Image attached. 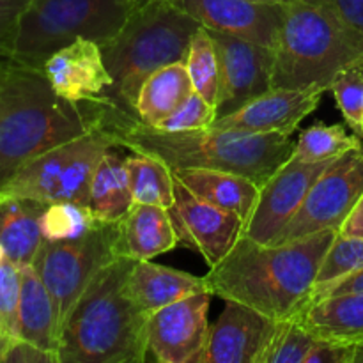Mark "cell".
Here are the masks:
<instances>
[{"label":"cell","mask_w":363,"mask_h":363,"mask_svg":"<svg viewBox=\"0 0 363 363\" xmlns=\"http://www.w3.org/2000/svg\"><path fill=\"white\" fill-rule=\"evenodd\" d=\"M96 126L113 145L156 156L172 170L215 169L241 174L262 186L293 156L296 142L282 133L202 128L165 131L142 123L133 112L108 98L92 101Z\"/></svg>","instance_id":"obj_1"},{"label":"cell","mask_w":363,"mask_h":363,"mask_svg":"<svg viewBox=\"0 0 363 363\" xmlns=\"http://www.w3.org/2000/svg\"><path fill=\"white\" fill-rule=\"evenodd\" d=\"M339 230L286 243L262 245L241 236L204 279L213 296L238 301L275 321L294 318L308 303L319 269Z\"/></svg>","instance_id":"obj_2"},{"label":"cell","mask_w":363,"mask_h":363,"mask_svg":"<svg viewBox=\"0 0 363 363\" xmlns=\"http://www.w3.org/2000/svg\"><path fill=\"white\" fill-rule=\"evenodd\" d=\"M94 126L92 103L60 98L41 67L0 60V191L25 163Z\"/></svg>","instance_id":"obj_3"},{"label":"cell","mask_w":363,"mask_h":363,"mask_svg":"<svg viewBox=\"0 0 363 363\" xmlns=\"http://www.w3.org/2000/svg\"><path fill=\"white\" fill-rule=\"evenodd\" d=\"M133 259L116 257L89 282L60 328L59 363H142L151 315L128 287Z\"/></svg>","instance_id":"obj_4"},{"label":"cell","mask_w":363,"mask_h":363,"mask_svg":"<svg viewBox=\"0 0 363 363\" xmlns=\"http://www.w3.org/2000/svg\"><path fill=\"white\" fill-rule=\"evenodd\" d=\"M197 20L167 0H145L131 9L124 27L101 46L113 85L106 98L135 113L144 82L160 67L186 62Z\"/></svg>","instance_id":"obj_5"},{"label":"cell","mask_w":363,"mask_h":363,"mask_svg":"<svg viewBox=\"0 0 363 363\" xmlns=\"http://www.w3.org/2000/svg\"><path fill=\"white\" fill-rule=\"evenodd\" d=\"M363 59V39L333 14L296 0L282 7L272 87L330 91L342 69Z\"/></svg>","instance_id":"obj_6"},{"label":"cell","mask_w":363,"mask_h":363,"mask_svg":"<svg viewBox=\"0 0 363 363\" xmlns=\"http://www.w3.org/2000/svg\"><path fill=\"white\" fill-rule=\"evenodd\" d=\"M131 9L130 0H28L11 59L43 69L50 55L80 38L106 45Z\"/></svg>","instance_id":"obj_7"},{"label":"cell","mask_w":363,"mask_h":363,"mask_svg":"<svg viewBox=\"0 0 363 363\" xmlns=\"http://www.w3.org/2000/svg\"><path fill=\"white\" fill-rule=\"evenodd\" d=\"M112 147L117 145L94 126L25 163L0 195L34 199L45 204L60 201L87 204L96 167Z\"/></svg>","instance_id":"obj_8"},{"label":"cell","mask_w":363,"mask_h":363,"mask_svg":"<svg viewBox=\"0 0 363 363\" xmlns=\"http://www.w3.org/2000/svg\"><path fill=\"white\" fill-rule=\"evenodd\" d=\"M116 257V223L99 222L78 240L43 241L32 266L55 303L60 328L96 273Z\"/></svg>","instance_id":"obj_9"},{"label":"cell","mask_w":363,"mask_h":363,"mask_svg":"<svg viewBox=\"0 0 363 363\" xmlns=\"http://www.w3.org/2000/svg\"><path fill=\"white\" fill-rule=\"evenodd\" d=\"M363 195V147L339 156L318 177L307 199L275 243L300 240L342 225Z\"/></svg>","instance_id":"obj_10"},{"label":"cell","mask_w":363,"mask_h":363,"mask_svg":"<svg viewBox=\"0 0 363 363\" xmlns=\"http://www.w3.org/2000/svg\"><path fill=\"white\" fill-rule=\"evenodd\" d=\"M209 34L218 57L216 119H220L272 89L275 50L223 32L209 30Z\"/></svg>","instance_id":"obj_11"},{"label":"cell","mask_w":363,"mask_h":363,"mask_svg":"<svg viewBox=\"0 0 363 363\" xmlns=\"http://www.w3.org/2000/svg\"><path fill=\"white\" fill-rule=\"evenodd\" d=\"M177 241L216 266L243 236L245 220L191 194L174 177V204L169 208Z\"/></svg>","instance_id":"obj_12"},{"label":"cell","mask_w":363,"mask_h":363,"mask_svg":"<svg viewBox=\"0 0 363 363\" xmlns=\"http://www.w3.org/2000/svg\"><path fill=\"white\" fill-rule=\"evenodd\" d=\"M333 160L305 163L289 158L261 186L255 208L245 223L243 236L272 245L307 199L312 184Z\"/></svg>","instance_id":"obj_13"},{"label":"cell","mask_w":363,"mask_h":363,"mask_svg":"<svg viewBox=\"0 0 363 363\" xmlns=\"http://www.w3.org/2000/svg\"><path fill=\"white\" fill-rule=\"evenodd\" d=\"M211 293L190 294L152 312L149 318V353L162 363H199L209 337Z\"/></svg>","instance_id":"obj_14"},{"label":"cell","mask_w":363,"mask_h":363,"mask_svg":"<svg viewBox=\"0 0 363 363\" xmlns=\"http://www.w3.org/2000/svg\"><path fill=\"white\" fill-rule=\"evenodd\" d=\"M202 27L248 39L275 50L282 27V7L259 0H167Z\"/></svg>","instance_id":"obj_15"},{"label":"cell","mask_w":363,"mask_h":363,"mask_svg":"<svg viewBox=\"0 0 363 363\" xmlns=\"http://www.w3.org/2000/svg\"><path fill=\"white\" fill-rule=\"evenodd\" d=\"M277 323L247 305L225 301L199 363H261Z\"/></svg>","instance_id":"obj_16"},{"label":"cell","mask_w":363,"mask_h":363,"mask_svg":"<svg viewBox=\"0 0 363 363\" xmlns=\"http://www.w3.org/2000/svg\"><path fill=\"white\" fill-rule=\"evenodd\" d=\"M325 92L323 89L272 87L233 113L216 119L211 126L252 133H282L291 137L301 121L315 112Z\"/></svg>","instance_id":"obj_17"},{"label":"cell","mask_w":363,"mask_h":363,"mask_svg":"<svg viewBox=\"0 0 363 363\" xmlns=\"http://www.w3.org/2000/svg\"><path fill=\"white\" fill-rule=\"evenodd\" d=\"M43 71L53 91L71 103L101 101L113 85L101 46L92 39L80 38L60 48L48 57Z\"/></svg>","instance_id":"obj_18"},{"label":"cell","mask_w":363,"mask_h":363,"mask_svg":"<svg viewBox=\"0 0 363 363\" xmlns=\"http://www.w3.org/2000/svg\"><path fill=\"white\" fill-rule=\"evenodd\" d=\"M176 245L179 241L169 209L162 206L133 204L128 215L116 223L117 257L151 261L174 250Z\"/></svg>","instance_id":"obj_19"},{"label":"cell","mask_w":363,"mask_h":363,"mask_svg":"<svg viewBox=\"0 0 363 363\" xmlns=\"http://www.w3.org/2000/svg\"><path fill=\"white\" fill-rule=\"evenodd\" d=\"M128 287H130L131 296L149 315L190 294L206 293V291L209 293L204 277L156 264L152 259L133 262Z\"/></svg>","instance_id":"obj_20"},{"label":"cell","mask_w":363,"mask_h":363,"mask_svg":"<svg viewBox=\"0 0 363 363\" xmlns=\"http://www.w3.org/2000/svg\"><path fill=\"white\" fill-rule=\"evenodd\" d=\"M174 177L194 195L213 206L233 211L245 220L250 218L261 186L241 174L215 169H181L172 170Z\"/></svg>","instance_id":"obj_21"},{"label":"cell","mask_w":363,"mask_h":363,"mask_svg":"<svg viewBox=\"0 0 363 363\" xmlns=\"http://www.w3.org/2000/svg\"><path fill=\"white\" fill-rule=\"evenodd\" d=\"M18 337L59 358L60 325L55 303L34 266H21Z\"/></svg>","instance_id":"obj_22"},{"label":"cell","mask_w":363,"mask_h":363,"mask_svg":"<svg viewBox=\"0 0 363 363\" xmlns=\"http://www.w3.org/2000/svg\"><path fill=\"white\" fill-rule=\"evenodd\" d=\"M45 202L0 195V245L16 266H30L41 248V213Z\"/></svg>","instance_id":"obj_23"},{"label":"cell","mask_w":363,"mask_h":363,"mask_svg":"<svg viewBox=\"0 0 363 363\" xmlns=\"http://www.w3.org/2000/svg\"><path fill=\"white\" fill-rule=\"evenodd\" d=\"M121 147H112L103 155L91 181L87 206L98 222L117 223L133 208V194L130 186L124 156Z\"/></svg>","instance_id":"obj_24"},{"label":"cell","mask_w":363,"mask_h":363,"mask_svg":"<svg viewBox=\"0 0 363 363\" xmlns=\"http://www.w3.org/2000/svg\"><path fill=\"white\" fill-rule=\"evenodd\" d=\"M296 318L319 339L354 342L363 337V293L321 298Z\"/></svg>","instance_id":"obj_25"},{"label":"cell","mask_w":363,"mask_h":363,"mask_svg":"<svg viewBox=\"0 0 363 363\" xmlns=\"http://www.w3.org/2000/svg\"><path fill=\"white\" fill-rule=\"evenodd\" d=\"M194 92L186 64L174 62L163 66L142 85L135 105V116L142 123L156 126L176 112Z\"/></svg>","instance_id":"obj_26"},{"label":"cell","mask_w":363,"mask_h":363,"mask_svg":"<svg viewBox=\"0 0 363 363\" xmlns=\"http://www.w3.org/2000/svg\"><path fill=\"white\" fill-rule=\"evenodd\" d=\"M124 165L130 176L133 204H155L167 209L174 204V174L163 160L131 152L124 156Z\"/></svg>","instance_id":"obj_27"},{"label":"cell","mask_w":363,"mask_h":363,"mask_svg":"<svg viewBox=\"0 0 363 363\" xmlns=\"http://www.w3.org/2000/svg\"><path fill=\"white\" fill-rule=\"evenodd\" d=\"M362 147V138L357 133H347L342 124L326 126L318 123L301 131L291 158L305 163L326 162Z\"/></svg>","instance_id":"obj_28"},{"label":"cell","mask_w":363,"mask_h":363,"mask_svg":"<svg viewBox=\"0 0 363 363\" xmlns=\"http://www.w3.org/2000/svg\"><path fill=\"white\" fill-rule=\"evenodd\" d=\"M98 223L89 206L82 202H50L41 213V233L45 241L78 240L91 233Z\"/></svg>","instance_id":"obj_29"},{"label":"cell","mask_w":363,"mask_h":363,"mask_svg":"<svg viewBox=\"0 0 363 363\" xmlns=\"http://www.w3.org/2000/svg\"><path fill=\"white\" fill-rule=\"evenodd\" d=\"M186 69L194 84V91L201 94L208 103L216 108L218 101V57H216L215 41L206 27H199L190 43L186 57Z\"/></svg>","instance_id":"obj_30"},{"label":"cell","mask_w":363,"mask_h":363,"mask_svg":"<svg viewBox=\"0 0 363 363\" xmlns=\"http://www.w3.org/2000/svg\"><path fill=\"white\" fill-rule=\"evenodd\" d=\"M318 337L294 315L277 323L272 340L262 353L261 363H305Z\"/></svg>","instance_id":"obj_31"},{"label":"cell","mask_w":363,"mask_h":363,"mask_svg":"<svg viewBox=\"0 0 363 363\" xmlns=\"http://www.w3.org/2000/svg\"><path fill=\"white\" fill-rule=\"evenodd\" d=\"M330 91L333 92L337 108L342 113L347 126L362 137L363 135V59L340 71L333 80Z\"/></svg>","instance_id":"obj_32"},{"label":"cell","mask_w":363,"mask_h":363,"mask_svg":"<svg viewBox=\"0 0 363 363\" xmlns=\"http://www.w3.org/2000/svg\"><path fill=\"white\" fill-rule=\"evenodd\" d=\"M363 268V238H350L337 234L325 255L321 269H319L315 287L328 286L350 273ZM314 287V289H315Z\"/></svg>","instance_id":"obj_33"},{"label":"cell","mask_w":363,"mask_h":363,"mask_svg":"<svg viewBox=\"0 0 363 363\" xmlns=\"http://www.w3.org/2000/svg\"><path fill=\"white\" fill-rule=\"evenodd\" d=\"M216 121V108L206 101L201 94L194 92L179 108L170 113L167 119L156 124L165 131H191L209 128Z\"/></svg>","instance_id":"obj_34"},{"label":"cell","mask_w":363,"mask_h":363,"mask_svg":"<svg viewBox=\"0 0 363 363\" xmlns=\"http://www.w3.org/2000/svg\"><path fill=\"white\" fill-rule=\"evenodd\" d=\"M21 272L9 259L0 261V319L7 332L18 337V308H20Z\"/></svg>","instance_id":"obj_35"},{"label":"cell","mask_w":363,"mask_h":363,"mask_svg":"<svg viewBox=\"0 0 363 363\" xmlns=\"http://www.w3.org/2000/svg\"><path fill=\"white\" fill-rule=\"evenodd\" d=\"M28 0H0V60L13 57L18 21Z\"/></svg>","instance_id":"obj_36"},{"label":"cell","mask_w":363,"mask_h":363,"mask_svg":"<svg viewBox=\"0 0 363 363\" xmlns=\"http://www.w3.org/2000/svg\"><path fill=\"white\" fill-rule=\"evenodd\" d=\"M328 11L354 35L363 39V0H303Z\"/></svg>","instance_id":"obj_37"},{"label":"cell","mask_w":363,"mask_h":363,"mask_svg":"<svg viewBox=\"0 0 363 363\" xmlns=\"http://www.w3.org/2000/svg\"><path fill=\"white\" fill-rule=\"evenodd\" d=\"M353 354L354 342L318 337L305 363H353Z\"/></svg>","instance_id":"obj_38"},{"label":"cell","mask_w":363,"mask_h":363,"mask_svg":"<svg viewBox=\"0 0 363 363\" xmlns=\"http://www.w3.org/2000/svg\"><path fill=\"white\" fill-rule=\"evenodd\" d=\"M2 363H59V358L28 340L13 337L4 353Z\"/></svg>","instance_id":"obj_39"},{"label":"cell","mask_w":363,"mask_h":363,"mask_svg":"<svg viewBox=\"0 0 363 363\" xmlns=\"http://www.w3.org/2000/svg\"><path fill=\"white\" fill-rule=\"evenodd\" d=\"M362 293H363V268L354 273H350V275L342 277V279L335 280V282L328 284V286L315 287L311 294V303L312 301L321 300V298L340 296V294H362Z\"/></svg>","instance_id":"obj_40"},{"label":"cell","mask_w":363,"mask_h":363,"mask_svg":"<svg viewBox=\"0 0 363 363\" xmlns=\"http://www.w3.org/2000/svg\"><path fill=\"white\" fill-rule=\"evenodd\" d=\"M339 234L350 238H363V195L360 201L354 204V208L351 209L342 225L339 227Z\"/></svg>","instance_id":"obj_41"},{"label":"cell","mask_w":363,"mask_h":363,"mask_svg":"<svg viewBox=\"0 0 363 363\" xmlns=\"http://www.w3.org/2000/svg\"><path fill=\"white\" fill-rule=\"evenodd\" d=\"M11 339H13V335L7 332L6 325H4V321L0 319V363H2L4 353H6V350H7V346H9Z\"/></svg>","instance_id":"obj_42"},{"label":"cell","mask_w":363,"mask_h":363,"mask_svg":"<svg viewBox=\"0 0 363 363\" xmlns=\"http://www.w3.org/2000/svg\"><path fill=\"white\" fill-rule=\"evenodd\" d=\"M353 363H363V337L354 340V354Z\"/></svg>","instance_id":"obj_43"},{"label":"cell","mask_w":363,"mask_h":363,"mask_svg":"<svg viewBox=\"0 0 363 363\" xmlns=\"http://www.w3.org/2000/svg\"><path fill=\"white\" fill-rule=\"evenodd\" d=\"M259 2L275 4V6H287V4H293V2H296V0H259Z\"/></svg>","instance_id":"obj_44"},{"label":"cell","mask_w":363,"mask_h":363,"mask_svg":"<svg viewBox=\"0 0 363 363\" xmlns=\"http://www.w3.org/2000/svg\"><path fill=\"white\" fill-rule=\"evenodd\" d=\"M130 2H131V6H138V4H142V2H145V0H130Z\"/></svg>","instance_id":"obj_45"},{"label":"cell","mask_w":363,"mask_h":363,"mask_svg":"<svg viewBox=\"0 0 363 363\" xmlns=\"http://www.w3.org/2000/svg\"><path fill=\"white\" fill-rule=\"evenodd\" d=\"M2 259H6V254H4V248L2 245H0V261H2Z\"/></svg>","instance_id":"obj_46"}]
</instances>
